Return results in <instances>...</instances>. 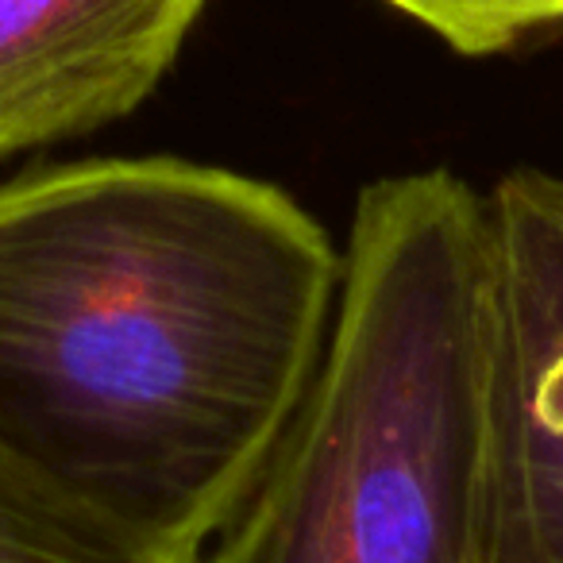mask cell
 <instances>
[{
	"mask_svg": "<svg viewBox=\"0 0 563 563\" xmlns=\"http://www.w3.org/2000/svg\"><path fill=\"white\" fill-rule=\"evenodd\" d=\"M340 251L286 189L170 155L0 186V460L140 560L228 525L321 360Z\"/></svg>",
	"mask_w": 563,
	"mask_h": 563,
	"instance_id": "cell-1",
	"label": "cell"
},
{
	"mask_svg": "<svg viewBox=\"0 0 563 563\" xmlns=\"http://www.w3.org/2000/svg\"><path fill=\"white\" fill-rule=\"evenodd\" d=\"M205 563H490V235L452 170L371 181L321 360Z\"/></svg>",
	"mask_w": 563,
	"mask_h": 563,
	"instance_id": "cell-2",
	"label": "cell"
},
{
	"mask_svg": "<svg viewBox=\"0 0 563 563\" xmlns=\"http://www.w3.org/2000/svg\"><path fill=\"white\" fill-rule=\"evenodd\" d=\"M490 235V563H563V178L509 170Z\"/></svg>",
	"mask_w": 563,
	"mask_h": 563,
	"instance_id": "cell-3",
	"label": "cell"
},
{
	"mask_svg": "<svg viewBox=\"0 0 563 563\" xmlns=\"http://www.w3.org/2000/svg\"><path fill=\"white\" fill-rule=\"evenodd\" d=\"M205 0H0V158L140 109Z\"/></svg>",
	"mask_w": 563,
	"mask_h": 563,
	"instance_id": "cell-4",
	"label": "cell"
},
{
	"mask_svg": "<svg viewBox=\"0 0 563 563\" xmlns=\"http://www.w3.org/2000/svg\"><path fill=\"white\" fill-rule=\"evenodd\" d=\"M0 563H143L0 460Z\"/></svg>",
	"mask_w": 563,
	"mask_h": 563,
	"instance_id": "cell-5",
	"label": "cell"
},
{
	"mask_svg": "<svg viewBox=\"0 0 563 563\" xmlns=\"http://www.w3.org/2000/svg\"><path fill=\"white\" fill-rule=\"evenodd\" d=\"M467 58L509 55L563 35V0H383Z\"/></svg>",
	"mask_w": 563,
	"mask_h": 563,
	"instance_id": "cell-6",
	"label": "cell"
},
{
	"mask_svg": "<svg viewBox=\"0 0 563 563\" xmlns=\"http://www.w3.org/2000/svg\"><path fill=\"white\" fill-rule=\"evenodd\" d=\"M143 563H205V548H197V552H166V555H151V560Z\"/></svg>",
	"mask_w": 563,
	"mask_h": 563,
	"instance_id": "cell-7",
	"label": "cell"
}]
</instances>
